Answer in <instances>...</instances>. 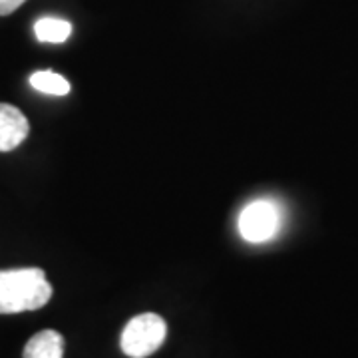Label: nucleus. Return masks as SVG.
Returning a JSON list of instances; mask_svg holds the SVG:
<instances>
[{
  "label": "nucleus",
  "mask_w": 358,
  "mask_h": 358,
  "mask_svg": "<svg viewBox=\"0 0 358 358\" xmlns=\"http://www.w3.org/2000/svg\"><path fill=\"white\" fill-rule=\"evenodd\" d=\"M52 299V285L38 267L0 271V315L38 310Z\"/></svg>",
  "instance_id": "1"
},
{
  "label": "nucleus",
  "mask_w": 358,
  "mask_h": 358,
  "mask_svg": "<svg viewBox=\"0 0 358 358\" xmlns=\"http://www.w3.org/2000/svg\"><path fill=\"white\" fill-rule=\"evenodd\" d=\"M166 320L155 313H143L126 324L120 345L129 358H145L166 343Z\"/></svg>",
  "instance_id": "2"
},
{
  "label": "nucleus",
  "mask_w": 358,
  "mask_h": 358,
  "mask_svg": "<svg viewBox=\"0 0 358 358\" xmlns=\"http://www.w3.org/2000/svg\"><path fill=\"white\" fill-rule=\"evenodd\" d=\"M281 227V211L268 199L249 203L239 215V233L249 243H265L273 239Z\"/></svg>",
  "instance_id": "3"
},
{
  "label": "nucleus",
  "mask_w": 358,
  "mask_h": 358,
  "mask_svg": "<svg viewBox=\"0 0 358 358\" xmlns=\"http://www.w3.org/2000/svg\"><path fill=\"white\" fill-rule=\"evenodd\" d=\"M26 115L10 103H0V152H13L28 138Z\"/></svg>",
  "instance_id": "4"
},
{
  "label": "nucleus",
  "mask_w": 358,
  "mask_h": 358,
  "mask_svg": "<svg viewBox=\"0 0 358 358\" xmlns=\"http://www.w3.org/2000/svg\"><path fill=\"white\" fill-rule=\"evenodd\" d=\"M22 358H64V336L52 329L40 331L26 343Z\"/></svg>",
  "instance_id": "5"
},
{
  "label": "nucleus",
  "mask_w": 358,
  "mask_h": 358,
  "mask_svg": "<svg viewBox=\"0 0 358 358\" xmlns=\"http://www.w3.org/2000/svg\"><path fill=\"white\" fill-rule=\"evenodd\" d=\"M34 34L40 42L46 44H62L70 38L72 34V24L64 18H56V16H44L36 20L34 24Z\"/></svg>",
  "instance_id": "6"
},
{
  "label": "nucleus",
  "mask_w": 358,
  "mask_h": 358,
  "mask_svg": "<svg viewBox=\"0 0 358 358\" xmlns=\"http://www.w3.org/2000/svg\"><path fill=\"white\" fill-rule=\"evenodd\" d=\"M30 86L48 96H66L70 92V82L64 76L50 72V70H38L30 76Z\"/></svg>",
  "instance_id": "7"
},
{
  "label": "nucleus",
  "mask_w": 358,
  "mask_h": 358,
  "mask_svg": "<svg viewBox=\"0 0 358 358\" xmlns=\"http://www.w3.org/2000/svg\"><path fill=\"white\" fill-rule=\"evenodd\" d=\"M26 0H0V16H8L14 10H18Z\"/></svg>",
  "instance_id": "8"
}]
</instances>
